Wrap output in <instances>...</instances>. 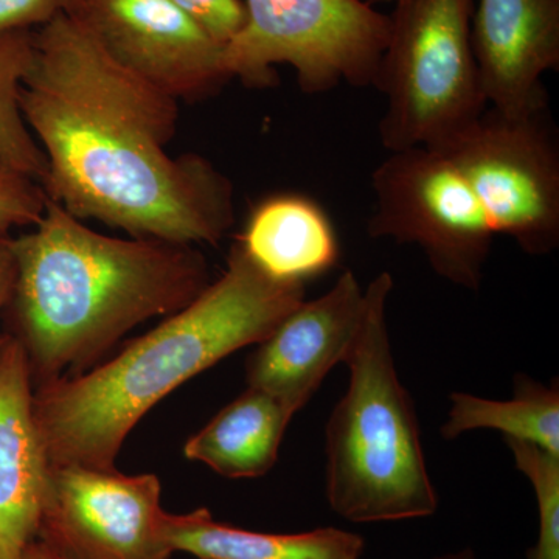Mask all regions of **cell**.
Instances as JSON below:
<instances>
[{
	"label": "cell",
	"mask_w": 559,
	"mask_h": 559,
	"mask_svg": "<svg viewBox=\"0 0 559 559\" xmlns=\"http://www.w3.org/2000/svg\"><path fill=\"white\" fill-rule=\"evenodd\" d=\"M35 31L0 32V168L43 187L47 160L21 108V86L31 68Z\"/></svg>",
	"instance_id": "ac0fdd59"
},
{
	"label": "cell",
	"mask_w": 559,
	"mask_h": 559,
	"mask_svg": "<svg viewBox=\"0 0 559 559\" xmlns=\"http://www.w3.org/2000/svg\"><path fill=\"white\" fill-rule=\"evenodd\" d=\"M441 437L459 439L476 429H495L506 439L527 441L559 455V388L546 385L524 373L514 377L513 399L485 400L471 393L451 395Z\"/></svg>",
	"instance_id": "e0dca14e"
},
{
	"label": "cell",
	"mask_w": 559,
	"mask_h": 559,
	"mask_svg": "<svg viewBox=\"0 0 559 559\" xmlns=\"http://www.w3.org/2000/svg\"><path fill=\"white\" fill-rule=\"evenodd\" d=\"M20 559H55L51 555L47 554L43 547L39 546L36 540H33L32 544H28L25 547L24 551H22Z\"/></svg>",
	"instance_id": "cb8c5ba5"
},
{
	"label": "cell",
	"mask_w": 559,
	"mask_h": 559,
	"mask_svg": "<svg viewBox=\"0 0 559 559\" xmlns=\"http://www.w3.org/2000/svg\"><path fill=\"white\" fill-rule=\"evenodd\" d=\"M248 21L224 46L231 79L249 87L293 66L300 90L322 94L341 83L373 86L392 20L362 0H245Z\"/></svg>",
	"instance_id": "8992f818"
},
{
	"label": "cell",
	"mask_w": 559,
	"mask_h": 559,
	"mask_svg": "<svg viewBox=\"0 0 559 559\" xmlns=\"http://www.w3.org/2000/svg\"><path fill=\"white\" fill-rule=\"evenodd\" d=\"M84 0H0V32L33 31L55 17L76 16Z\"/></svg>",
	"instance_id": "7402d4cb"
},
{
	"label": "cell",
	"mask_w": 559,
	"mask_h": 559,
	"mask_svg": "<svg viewBox=\"0 0 559 559\" xmlns=\"http://www.w3.org/2000/svg\"><path fill=\"white\" fill-rule=\"evenodd\" d=\"M173 5L186 11L198 24L226 46L241 32L248 21L241 0H170Z\"/></svg>",
	"instance_id": "44dd1931"
},
{
	"label": "cell",
	"mask_w": 559,
	"mask_h": 559,
	"mask_svg": "<svg viewBox=\"0 0 559 559\" xmlns=\"http://www.w3.org/2000/svg\"><path fill=\"white\" fill-rule=\"evenodd\" d=\"M46 191L25 176L0 168V231L35 226L46 210Z\"/></svg>",
	"instance_id": "ffe728a7"
},
{
	"label": "cell",
	"mask_w": 559,
	"mask_h": 559,
	"mask_svg": "<svg viewBox=\"0 0 559 559\" xmlns=\"http://www.w3.org/2000/svg\"><path fill=\"white\" fill-rule=\"evenodd\" d=\"M250 259L285 282H301L333 270L340 245L329 216L297 194L271 198L253 210L240 240Z\"/></svg>",
	"instance_id": "9a60e30c"
},
{
	"label": "cell",
	"mask_w": 559,
	"mask_h": 559,
	"mask_svg": "<svg viewBox=\"0 0 559 559\" xmlns=\"http://www.w3.org/2000/svg\"><path fill=\"white\" fill-rule=\"evenodd\" d=\"M35 388L20 342L0 344V559L36 539L50 463L35 417Z\"/></svg>",
	"instance_id": "4fadbf2b"
},
{
	"label": "cell",
	"mask_w": 559,
	"mask_h": 559,
	"mask_svg": "<svg viewBox=\"0 0 559 559\" xmlns=\"http://www.w3.org/2000/svg\"><path fill=\"white\" fill-rule=\"evenodd\" d=\"M305 300V283L271 277L240 241L189 307L86 373L35 390L50 466L114 469L135 425L168 393L238 349L260 344Z\"/></svg>",
	"instance_id": "3957f363"
},
{
	"label": "cell",
	"mask_w": 559,
	"mask_h": 559,
	"mask_svg": "<svg viewBox=\"0 0 559 559\" xmlns=\"http://www.w3.org/2000/svg\"><path fill=\"white\" fill-rule=\"evenodd\" d=\"M362 314L364 289L345 271L329 293L301 301L255 345L246 362L248 388L272 393L299 412L326 374L348 358Z\"/></svg>",
	"instance_id": "8fae6325"
},
{
	"label": "cell",
	"mask_w": 559,
	"mask_h": 559,
	"mask_svg": "<svg viewBox=\"0 0 559 559\" xmlns=\"http://www.w3.org/2000/svg\"><path fill=\"white\" fill-rule=\"evenodd\" d=\"M296 414L285 400L248 388L187 441L183 454L227 479H255L274 468Z\"/></svg>",
	"instance_id": "5bb4252c"
},
{
	"label": "cell",
	"mask_w": 559,
	"mask_h": 559,
	"mask_svg": "<svg viewBox=\"0 0 559 559\" xmlns=\"http://www.w3.org/2000/svg\"><path fill=\"white\" fill-rule=\"evenodd\" d=\"M371 238L417 245L437 275L477 290L496 231L466 180L439 151H393L371 175Z\"/></svg>",
	"instance_id": "ba28073f"
},
{
	"label": "cell",
	"mask_w": 559,
	"mask_h": 559,
	"mask_svg": "<svg viewBox=\"0 0 559 559\" xmlns=\"http://www.w3.org/2000/svg\"><path fill=\"white\" fill-rule=\"evenodd\" d=\"M514 465L535 489L538 503V540L528 559H559V455L527 441L506 439Z\"/></svg>",
	"instance_id": "d6986e66"
},
{
	"label": "cell",
	"mask_w": 559,
	"mask_h": 559,
	"mask_svg": "<svg viewBox=\"0 0 559 559\" xmlns=\"http://www.w3.org/2000/svg\"><path fill=\"white\" fill-rule=\"evenodd\" d=\"M13 250L10 336L35 390L86 373L124 334L183 310L212 283L197 246L108 237L50 198Z\"/></svg>",
	"instance_id": "7a4b0ae2"
},
{
	"label": "cell",
	"mask_w": 559,
	"mask_h": 559,
	"mask_svg": "<svg viewBox=\"0 0 559 559\" xmlns=\"http://www.w3.org/2000/svg\"><path fill=\"white\" fill-rule=\"evenodd\" d=\"M20 100L46 156L43 190L76 218L189 246L218 245L234 226L229 178L168 154L179 102L114 61L79 17L35 31Z\"/></svg>",
	"instance_id": "6da1fadb"
},
{
	"label": "cell",
	"mask_w": 559,
	"mask_h": 559,
	"mask_svg": "<svg viewBox=\"0 0 559 559\" xmlns=\"http://www.w3.org/2000/svg\"><path fill=\"white\" fill-rule=\"evenodd\" d=\"M393 289L381 272L364 289L358 336L345 364L348 389L326 423V499L356 524L432 516L430 481L414 400L401 384L385 307Z\"/></svg>",
	"instance_id": "277c9868"
},
{
	"label": "cell",
	"mask_w": 559,
	"mask_h": 559,
	"mask_svg": "<svg viewBox=\"0 0 559 559\" xmlns=\"http://www.w3.org/2000/svg\"><path fill=\"white\" fill-rule=\"evenodd\" d=\"M432 150L466 180L496 235L530 255L558 249L559 139L550 106L518 114L488 106Z\"/></svg>",
	"instance_id": "52a82bcc"
},
{
	"label": "cell",
	"mask_w": 559,
	"mask_h": 559,
	"mask_svg": "<svg viewBox=\"0 0 559 559\" xmlns=\"http://www.w3.org/2000/svg\"><path fill=\"white\" fill-rule=\"evenodd\" d=\"M362 2L369 3V5L373 7L374 3H385V2H399V0H362Z\"/></svg>",
	"instance_id": "484cf974"
},
{
	"label": "cell",
	"mask_w": 559,
	"mask_h": 559,
	"mask_svg": "<svg viewBox=\"0 0 559 559\" xmlns=\"http://www.w3.org/2000/svg\"><path fill=\"white\" fill-rule=\"evenodd\" d=\"M160 496L154 474L50 466L35 540L55 559H170Z\"/></svg>",
	"instance_id": "9c48e42d"
},
{
	"label": "cell",
	"mask_w": 559,
	"mask_h": 559,
	"mask_svg": "<svg viewBox=\"0 0 559 559\" xmlns=\"http://www.w3.org/2000/svg\"><path fill=\"white\" fill-rule=\"evenodd\" d=\"M75 17L114 61L175 100H204L231 80L224 44L170 0H84Z\"/></svg>",
	"instance_id": "30bf717a"
},
{
	"label": "cell",
	"mask_w": 559,
	"mask_h": 559,
	"mask_svg": "<svg viewBox=\"0 0 559 559\" xmlns=\"http://www.w3.org/2000/svg\"><path fill=\"white\" fill-rule=\"evenodd\" d=\"M17 280V261L13 250V238L0 231V312L7 310ZM3 337H0L2 344Z\"/></svg>",
	"instance_id": "603a6c76"
},
{
	"label": "cell",
	"mask_w": 559,
	"mask_h": 559,
	"mask_svg": "<svg viewBox=\"0 0 559 559\" xmlns=\"http://www.w3.org/2000/svg\"><path fill=\"white\" fill-rule=\"evenodd\" d=\"M471 46L489 108L549 106L543 76L559 69V0H477Z\"/></svg>",
	"instance_id": "7c38bea8"
},
{
	"label": "cell",
	"mask_w": 559,
	"mask_h": 559,
	"mask_svg": "<svg viewBox=\"0 0 559 559\" xmlns=\"http://www.w3.org/2000/svg\"><path fill=\"white\" fill-rule=\"evenodd\" d=\"M175 551L198 559H360L366 543L336 527L277 535L250 532L213 520L207 509L168 516Z\"/></svg>",
	"instance_id": "2e32d148"
},
{
	"label": "cell",
	"mask_w": 559,
	"mask_h": 559,
	"mask_svg": "<svg viewBox=\"0 0 559 559\" xmlns=\"http://www.w3.org/2000/svg\"><path fill=\"white\" fill-rule=\"evenodd\" d=\"M474 0H399L373 86L382 146L440 145L488 108L471 46Z\"/></svg>",
	"instance_id": "5b68a950"
},
{
	"label": "cell",
	"mask_w": 559,
	"mask_h": 559,
	"mask_svg": "<svg viewBox=\"0 0 559 559\" xmlns=\"http://www.w3.org/2000/svg\"><path fill=\"white\" fill-rule=\"evenodd\" d=\"M433 559H477L474 551L471 549H463L455 551V554L443 555V557H437Z\"/></svg>",
	"instance_id": "d4e9b609"
}]
</instances>
